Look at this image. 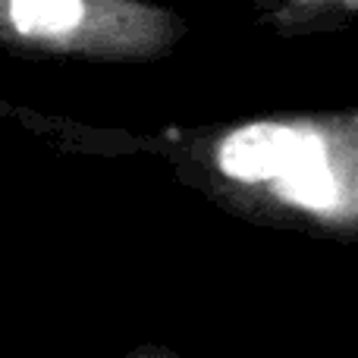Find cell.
<instances>
[{
  "label": "cell",
  "mask_w": 358,
  "mask_h": 358,
  "mask_svg": "<svg viewBox=\"0 0 358 358\" xmlns=\"http://www.w3.org/2000/svg\"><path fill=\"white\" fill-rule=\"evenodd\" d=\"M185 189L255 227L358 242V107L283 110L151 132Z\"/></svg>",
  "instance_id": "1"
},
{
  "label": "cell",
  "mask_w": 358,
  "mask_h": 358,
  "mask_svg": "<svg viewBox=\"0 0 358 358\" xmlns=\"http://www.w3.org/2000/svg\"><path fill=\"white\" fill-rule=\"evenodd\" d=\"M120 358H182V355L176 349L164 346V343H138V346H132L129 352H123Z\"/></svg>",
  "instance_id": "5"
},
{
  "label": "cell",
  "mask_w": 358,
  "mask_h": 358,
  "mask_svg": "<svg viewBox=\"0 0 358 358\" xmlns=\"http://www.w3.org/2000/svg\"><path fill=\"white\" fill-rule=\"evenodd\" d=\"M255 22L277 38L334 35L355 25L358 0H245Z\"/></svg>",
  "instance_id": "4"
},
{
  "label": "cell",
  "mask_w": 358,
  "mask_h": 358,
  "mask_svg": "<svg viewBox=\"0 0 358 358\" xmlns=\"http://www.w3.org/2000/svg\"><path fill=\"white\" fill-rule=\"evenodd\" d=\"M189 19L157 0H0V54L138 66L170 57Z\"/></svg>",
  "instance_id": "2"
},
{
  "label": "cell",
  "mask_w": 358,
  "mask_h": 358,
  "mask_svg": "<svg viewBox=\"0 0 358 358\" xmlns=\"http://www.w3.org/2000/svg\"><path fill=\"white\" fill-rule=\"evenodd\" d=\"M0 117L16 120L38 138L54 145L63 155H94V157H142L155 151L151 132H132V129H104V126H85L66 117H48L31 107L0 101Z\"/></svg>",
  "instance_id": "3"
}]
</instances>
